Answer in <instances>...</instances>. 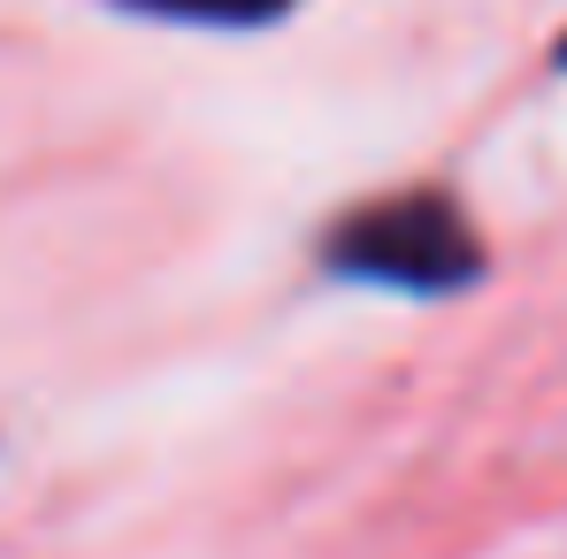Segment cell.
<instances>
[{
  "mask_svg": "<svg viewBox=\"0 0 567 559\" xmlns=\"http://www.w3.org/2000/svg\"><path fill=\"white\" fill-rule=\"evenodd\" d=\"M322 269L346 283H377V291H414V299H445L483 277V238L461 215L453 191H391L353 207L330 238H322Z\"/></svg>",
  "mask_w": 567,
  "mask_h": 559,
  "instance_id": "obj_1",
  "label": "cell"
},
{
  "mask_svg": "<svg viewBox=\"0 0 567 559\" xmlns=\"http://www.w3.org/2000/svg\"><path fill=\"white\" fill-rule=\"evenodd\" d=\"M138 15H162V23H215V31H246V23H277L299 0H123Z\"/></svg>",
  "mask_w": 567,
  "mask_h": 559,
  "instance_id": "obj_2",
  "label": "cell"
},
{
  "mask_svg": "<svg viewBox=\"0 0 567 559\" xmlns=\"http://www.w3.org/2000/svg\"><path fill=\"white\" fill-rule=\"evenodd\" d=\"M560 62H567V39H560Z\"/></svg>",
  "mask_w": 567,
  "mask_h": 559,
  "instance_id": "obj_3",
  "label": "cell"
}]
</instances>
